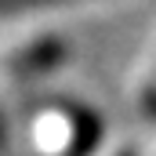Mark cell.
I'll list each match as a JSON object with an SVG mask.
<instances>
[{"label":"cell","mask_w":156,"mask_h":156,"mask_svg":"<svg viewBox=\"0 0 156 156\" xmlns=\"http://www.w3.org/2000/svg\"><path fill=\"white\" fill-rule=\"evenodd\" d=\"M149 109H153V113H156V94H153V98H149Z\"/></svg>","instance_id":"2"},{"label":"cell","mask_w":156,"mask_h":156,"mask_svg":"<svg viewBox=\"0 0 156 156\" xmlns=\"http://www.w3.org/2000/svg\"><path fill=\"white\" fill-rule=\"evenodd\" d=\"M37 4H58V0H0V11H18V7H37Z\"/></svg>","instance_id":"1"}]
</instances>
